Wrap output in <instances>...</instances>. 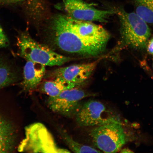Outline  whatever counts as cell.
<instances>
[{"label":"cell","mask_w":153,"mask_h":153,"mask_svg":"<svg viewBox=\"0 0 153 153\" xmlns=\"http://www.w3.org/2000/svg\"><path fill=\"white\" fill-rule=\"evenodd\" d=\"M50 37L61 50L85 56H96L104 52L83 41L71 28L66 15H55L50 21L48 27Z\"/></svg>","instance_id":"obj_1"},{"label":"cell","mask_w":153,"mask_h":153,"mask_svg":"<svg viewBox=\"0 0 153 153\" xmlns=\"http://www.w3.org/2000/svg\"><path fill=\"white\" fill-rule=\"evenodd\" d=\"M120 22V40L117 51L126 48L141 50L146 47L151 35L146 22L135 13H128L122 8L116 9Z\"/></svg>","instance_id":"obj_2"},{"label":"cell","mask_w":153,"mask_h":153,"mask_svg":"<svg viewBox=\"0 0 153 153\" xmlns=\"http://www.w3.org/2000/svg\"><path fill=\"white\" fill-rule=\"evenodd\" d=\"M17 45L21 56L45 66H61L76 59L64 56L49 48L37 42L26 32H21L17 37Z\"/></svg>","instance_id":"obj_3"},{"label":"cell","mask_w":153,"mask_h":153,"mask_svg":"<svg viewBox=\"0 0 153 153\" xmlns=\"http://www.w3.org/2000/svg\"><path fill=\"white\" fill-rule=\"evenodd\" d=\"M19 152L70 153L57 146L51 134L41 123L30 124L25 128V137L19 145Z\"/></svg>","instance_id":"obj_4"},{"label":"cell","mask_w":153,"mask_h":153,"mask_svg":"<svg viewBox=\"0 0 153 153\" xmlns=\"http://www.w3.org/2000/svg\"><path fill=\"white\" fill-rule=\"evenodd\" d=\"M90 136L94 143L105 153L117 152L125 144L126 135L119 119L91 130Z\"/></svg>","instance_id":"obj_5"},{"label":"cell","mask_w":153,"mask_h":153,"mask_svg":"<svg viewBox=\"0 0 153 153\" xmlns=\"http://www.w3.org/2000/svg\"><path fill=\"white\" fill-rule=\"evenodd\" d=\"M74 115L82 127H98L118 119L100 101L90 100L79 106Z\"/></svg>","instance_id":"obj_6"},{"label":"cell","mask_w":153,"mask_h":153,"mask_svg":"<svg viewBox=\"0 0 153 153\" xmlns=\"http://www.w3.org/2000/svg\"><path fill=\"white\" fill-rule=\"evenodd\" d=\"M66 17L71 28L83 41L105 51L110 38L108 30L92 22L76 20L68 15Z\"/></svg>","instance_id":"obj_7"},{"label":"cell","mask_w":153,"mask_h":153,"mask_svg":"<svg viewBox=\"0 0 153 153\" xmlns=\"http://www.w3.org/2000/svg\"><path fill=\"white\" fill-rule=\"evenodd\" d=\"M67 15L78 20L106 22L110 15L116 14V9L101 10L83 0H64Z\"/></svg>","instance_id":"obj_8"},{"label":"cell","mask_w":153,"mask_h":153,"mask_svg":"<svg viewBox=\"0 0 153 153\" xmlns=\"http://www.w3.org/2000/svg\"><path fill=\"white\" fill-rule=\"evenodd\" d=\"M89 94L77 88L63 91L56 97H49L48 103L53 112L62 115L70 116L75 114L82 99Z\"/></svg>","instance_id":"obj_9"},{"label":"cell","mask_w":153,"mask_h":153,"mask_svg":"<svg viewBox=\"0 0 153 153\" xmlns=\"http://www.w3.org/2000/svg\"><path fill=\"white\" fill-rule=\"evenodd\" d=\"M100 59L92 62L76 64L59 68L53 71V76L81 85L89 79L100 62Z\"/></svg>","instance_id":"obj_10"},{"label":"cell","mask_w":153,"mask_h":153,"mask_svg":"<svg viewBox=\"0 0 153 153\" xmlns=\"http://www.w3.org/2000/svg\"><path fill=\"white\" fill-rule=\"evenodd\" d=\"M45 66L39 63L27 60L24 68L22 86L26 92L33 91L37 88L45 75Z\"/></svg>","instance_id":"obj_11"},{"label":"cell","mask_w":153,"mask_h":153,"mask_svg":"<svg viewBox=\"0 0 153 153\" xmlns=\"http://www.w3.org/2000/svg\"><path fill=\"white\" fill-rule=\"evenodd\" d=\"M15 137L14 128L0 115V153L12 152L14 147Z\"/></svg>","instance_id":"obj_12"},{"label":"cell","mask_w":153,"mask_h":153,"mask_svg":"<svg viewBox=\"0 0 153 153\" xmlns=\"http://www.w3.org/2000/svg\"><path fill=\"white\" fill-rule=\"evenodd\" d=\"M80 85L71 83L60 77H56L51 81L44 82L42 91L49 97L57 96L67 90L77 88Z\"/></svg>","instance_id":"obj_13"},{"label":"cell","mask_w":153,"mask_h":153,"mask_svg":"<svg viewBox=\"0 0 153 153\" xmlns=\"http://www.w3.org/2000/svg\"><path fill=\"white\" fill-rule=\"evenodd\" d=\"M14 67L3 57H0V89L14 83L18 78Z\"/></svg>","instance_id":"obj_14"},{"label":"cell","mask_w":153,"mask_h":153,"mask_svg":"<svg viewBox=\"0 0 153 153\" xmlns=\"http://www.w3.org/2000/svg\"><path fill=\"white\" fill-rule=\"evenodd\" d=\"M136 13L148 23L153 24V0H134Z\"/></svg>","instance_id":"obj_15"},{"label":"cell","mask_w":153,"mask_h":153,"mask_svg":"<svg viewBox=\"0 0 153 153\" xmlns=\"http://www.w3.org/2000/svg\"><path fill=\"white\" fill-rule=\"evenodd\" d=\"M60 133L63 139L69 148L74 152L99 153L102 152L87 145L80 144L71 138L68 134L63 130H60Z\"/></svg>","instance_id":"obj_16"},{"label":"cell","mask_w":153,"mask_h":153,"mask_svg":"<svg viewBox=\"0 0 153 153\" xmlns=\"http://www.w3.org/2000/svg\"><path fill=\"white\" fill-rule=\"evenodd\" d=\"M9 42L2 28L0 25V49L6 47L9 45Z\"/></svg>","instance_id":"obj_17"},{"label":"cell","mask_w":153,"mask_h":153,"mask_svg":"<svg viewBox=\"0 0 153 153\" xmlns=\"http://www.w3.org/2000/svg\"><path fill=\"white\" fill-rule=\"evenodd\" d=\"M27 0H0V4L10 5L22 2Z\"/></svg>","instance_id":"obj_18"},{"label":"cell","mask_w":153,"mask_h":153,"mask_svg":"<svg viewBox=\"0 0 153 153\" xmlns=\"http://www.w3.org/2000/svg\"><path fill=\"white\" fill-rule=\"evenodd\" d=\"M146 48L148 52L153 55V37L150 40H149Z\"/></svg>","instance_id":"obj_19"},{"label":"cell","mask_w":153,"mask_h":153,"mask_svg":"<svg viewBox=\"0 0 153 153\" xmlns=\"http://www.w3.org/2000/svg\"><path fill=\"white\" fill-rule=\"evenodd\" d=\"M121 152L122 153H130V152H133L132 151H131V150H129V149H124L123 150H122Z\"/></svg>","instance_id":"obj_20"},{"label":"cell","mask_w":153,"mask_h":153,"mask_svg":"<svg viewBox=\"0 0 153 153\" xmlns=\"http://www.w3.org/2000/svg\"></svg>","instance_id":"obj_21"}]
</instances>
